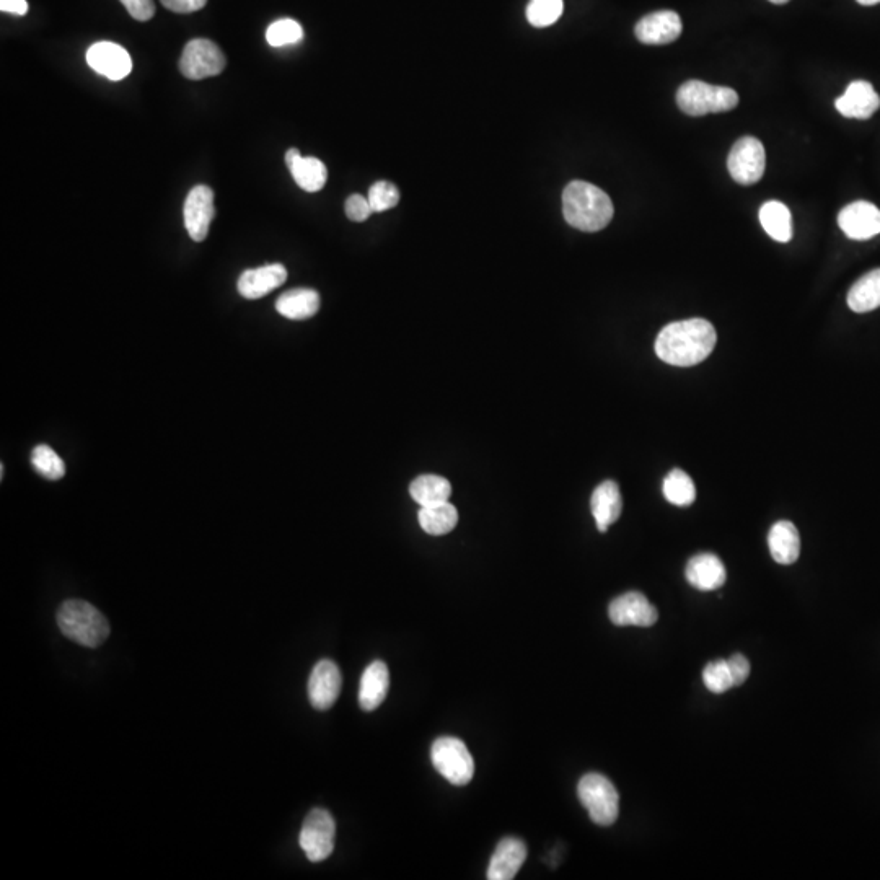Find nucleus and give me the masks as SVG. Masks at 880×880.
<instances>
[{"label": "nucleus", "instance_id": "obj_1", "mask_svg": "<svg viewBox=\"0 0 880 880\" xmlns=\"http://www.w3.org/2000/svg\"><path fill=\"white\" fill-rule=\"evenodd\" d=\"M718 343L714 326L703 318H691L665 326L656 339L660 361L677 367H691L703 362Z\"/></svg>", "mask_w": 880, "mask_h": 880}, {"label": "nucleus", "instance_id": "obj_2", "mask_svg": "<svg viewBox=\"0 0 880 880\" xmlns=\"http://www.w3.org/2000/svg\"><path fill=\"white\" fill-rule=\"evenodd\" d=\"M613 203L599 186L587 181H572L563 191L564 219L582 232H599L613 219Z\"/></svg>", "mask_w": 880, "mask_h": 880}, {"label": "nucleus", "instance_id": "obj_3", "mask_svg": "<svg viewBox=\"0 0 880 880\" xmlns=\"http://www.w3.org/2000/svg\"><path fill=\"white\" fill-rule=\"evenodd\" d=\"M59 630L85 647H98L110 636V623L98 608L85 600H67L58 610Z\"/></svg>", "mask_w": 880, "mask_h": 880}, {"label": "nucleus", "instance_id": "obj_4", "mask_svg": "<svg viewBox=\"0 0 880 880\" xmlns=\"http://www.w3.org/2000/svg\"><path fill=\"white\" fill-rule=\"evenodd\" d=\"M677 105L688 116L724 113L739 105V95L729 87L709 85L701 80H690L678 88Z\"/></svg>", "mask_w": 880, "mask_h": 880}, {"label": "nucleus", "instance_id": "obj_5", "mask_svg": "<svg viewBox=\"0 0 880 880\" xmlns=\"http://www.w3.org/2000/svg\"><path fill=\"white\" fill-rule=\"evenodd\" d=\"M577 796L586 807L592 822L610 827L620 814V796L610 779L599 773H589L579 781Z\"/></svg>", "mask_w": 880, "mask_h": 880}, {"label": "nucleus", "instance_id": "obj_6", "mask_svg": "<svg viewBox=\"0 0 880 880\" xmlns=\"http://www.w3.org/2000/svg\"><path fill=\"white\" fill-rule=\"evenodd\" d=\"M432 765L455 786H465L475 775V762L462 740L440 737L431 748Z\"/></svg>", "mask_w": 880, "mask_h": 880}, {"label": "nucleus", "instance_id": "obj_7", "mask_svg": "<svg viewBox=\"0 0 880 880\" xmlns=\"http://www.w3.org/2000/svg\"><path fill=\"white\" fill-rule=\"evenodd\" d=\"M336 823L333 815L325 809H313L305 817L300 830V848L308 861L320 863L330 858L335 850Z\"/></svg>", "mask_w": 880, "mask_h": 880}, {"label": "nucleus", "instance_id": "obj_8", "mask_svg": "<svg viewBox=\"0 0 880 880\" xmlns=\"http://www.w3.org/2000/svg\"><path fill=\"white\" fill-rule=\"evenodd\" d=\"M227 66V58L214 41L198 40L186 44L181 54L180 71L186 79L203 80L216 77Z\"/></svg>", "mask_w": 880, "mask_h": 880}, {"label": "nucleus", "instance_id": "obj_9", "mask_svg": "<svg viewBox=\"0 0 880 880\" xmlns=\"http://www.w3.org/2000/svg\"><path fill=\"white\" fill-rule=\"evenodd\" d=\"M765 147L757 137H740L732 147L727 168L739 185H755L765 173Z\"/></svg>", "mask_w": 880, "mask_h": 880}, {"label": "nucleus", "instance_id": "obj_10", "mask_svg": "<svg viewBox=\"0 0 880 880\" xmlns=\"http://www.w3.org/2000/svg\"><path fill=\"white\" fill-rule=\"evenodd\" d=\"M183 214H185L186 232L194 242H204L209 234L211 222L216 216L214 193L211 188L206 185L194 186L186 196Z\"/></svg>", "mask_w": 880, "mask_h": 880}, {"label": "nucleus", "instance_id": "obj_11", "mask_svg": "<svg viewBox=\"0 0 880 880\" xmlns=\"http://www.w3.org/2000/svg\"><path fill=\"white\" fill-rule=\"evenodd\" d=\"M608 616L613 625L641 628L652 626L659 620L657 608L641 592H628L616 597L608 607Z\"/></svg>", "mask_w": 880, "mask_h": 880}, {"label": "nucleus", "instance_id": "obj_12", "mask_svg": "<svg viewBox=\"0 0 880 880\" xmlns=\"http://www.w3.org/2000/svg\"><path fill=\"white\" fill-rule=\"evenodd\" d=\"M87 62L97 74L105 75L106 79L115 82L126 79L132 71V59L128 51L111 41L92 44L87 51Z\"/></svg>", "mask_w": 880, "mask_h": 880}, {"label": "nucleus", "instance_id": "obj_13", "mask_svg": "<svg viewBox=\"0 0 880 880\" xmlns=\"http://www.w3.org/2000/svg\"><path fill=\"white\" fill-rule=\"evenodd\" d=\"M838 225L851 240H869L880 234V209L867 201H856L841 209Z\"/></svg>", "mask_w": 880, "mask_h": 880}, {"label": "nucleus", "instance_id": "obj_14", "mask_svg": "<svg viewBox=\"0 0 880 880\" xmlns=\"http://www.w3.org/2000/svg\"><path fill=\"white\" fill-rule=\"evenodd\" d=\"M341 682L343 678L338 665L333 660H320L308 680V698L313 708L320 711L330 709L341 693Z\"/></svg>", "mask_w": 880, "mask_h": 880}, {"label": "nucleus", "instance_id": "obj_15", "mask_svg": "<svg viewBox=\"0 0 880 880\" xmlns=\"http://www.w3.org/2000/svg\"><path fill=\"white\" fill-rule=\"evenodd\" d=\"M683 25L672 10L646 15L636 25V38L644 44H669L682 35Z\"/></svg>", "mask_w": 880, "mask_h": 880}, {"label": "nucleus", "instance_id": "obj_16", "mask_svg": "<svg viewBox=\"0 0 880 880\" xmlns=\"http://www.w3.org/2000/svg\"><path fill=\"white\" fill-rule=\"evenodd\" d=\"M287 279V271L282 264H266L261 268L247 269L238 278V292L248 300L261 299L274 289L281 287Z\"/></svg>", "mask_w": 880, "mask_h": 880}, {"label": "nucleus", "instance_id": "obj_17", "mask_svg": "<svg viewBox=\"0 0 880 880\" xmlns=\"http://www.w3.org/2000/svg\"><path fill=\"white\" fill-rule=\"evenodd\" d=\"M835 106L845 118L869 119L879 110L880 97L869 82L856 80L848 85Z\"/></svg>", "mask_w": 880, "mask_h": 880}, {"label": "nucleus", "instance_id": "obj_18", "mask_svg": "<svg viewBox=\"0 0 880 880\" xmlns=\"http://www.w3.org/2000/svg\"><path fill=\"white\" fill-rule=\"evenodd\" d=\"M527 859V846L524 841L517 838H504L499 841L498 848L494 851L489 861V880H512L517 876L520 867L524 866Z\"/></svg>", "mask_w": 880, "mask_h": 880}, {"label": "nucleus", "instance_id": "obj_19", "mask_svg": "<svg viewBox=\"0 0 880 880\" xmlns=\"http://www.w3.org/2000/svg\"><path fill=\"white\" fill-rule=\"evenodd\" d=\"M685 576L695 589L709 592L726 584L727 572L718 556L701 553L688 561Z\"/></svg>", "mask_w": 880, "mask_h": 880}, {"label": "nucleus", "instance_id": "obj_20", "mask_svg": "<svg viewBox=\"0 0 880 880\" xmlns=\"http://www.w3.org/2000/svg\"><path fill=\"white\" fill-rule=\"evenodd\" d=\"M590 511L594 515L599 532L602 533L607 532L608 527L620 519L621 511H623V499H621L620 488L615 481H603L600 486L595 488L592 499H590Z\"/></svg>", "mask_w": 880, "mask_h": 880}, {"label": "nucleus", "instance_id": "obj_21", "mask_svg": "<svg viewBox=\"0 0 880 880\" xmlns=\"http://www.w3.org/2000/svg\"><path fill=\"white\" fill-rule=\"evenodd\" d=\"M286 165L291 170L294 181L307 193H317L323 190L328 170L322 160L315 157H302L299 150H287Z\"/></svg>", "mask_w": 880, "mask_h": 880}, {"label": "nucleus", "instance_id": "obj_22", "mask_svg": "<svg viewBox=\"0 0 880 880\" xmlns=\"http://www.w3.org/2000/svg\"><path fill=\"white\" fill-rule=\"evenodd\" d=\"M390 672L387 665L375 660L364 670L359 687V704L364 711H374L387 698Z\"/></svg>", "mask_w": 880, "mask_h": 880}, {"label": "nucleus", "instance_id": "obj_23", "mask_svg": "<svg viewBox=\"0 0 880 880\" xmlns=\"http://www.w3.org/2000/svg\"><path fill=\"white\" fill-rule=\"evenodd\" d=\"M768 545L776 563L784 566L796 563L801 555V537L796 525L789 520H779L771 527Z\"/></svg>", "mask_w": 880, "mask_h": 880}, {"label": "nucleus", "instance_id": "obj_24", "mask_svg": "<svg viewBox=\"0 0 880 880\" xmlns=\"http://www.w3.org/2000/svg\"><path fill=\"white\" fill-rule=\"evenodd\" d=\"M276 310L289 320H307L320 310V295L313 289H292L279 297Z\"/></svg>", "mask_w": 880, "mask_h": 880}, {"label": "nucleus", "instance_id": "obj_25", "mask_svg": "<svg viewBox=\"0 0 880 880\" xmlns=\"http://www.w3.org/2000/svg\"><path fill=\"white\" fill-rule=\"evenodd\" d=\"M848 305L856 313H867L880 307V269L864 274L848 292Z\"/></svg>", "mask_w": 880, "mask_h": 880}, {"label": "nucleus", "instance_id": "obj_26", "mask_svg": "<svg viewBox=\"0 0 880 880\" xmlns=\"http://www.w3.org/2000/svg\"><path fill=\"white\" fill-rule=\"evenodd\" d=\"M418 520L424 532L439 537V535H447L457 527L458 512L450 502H440L434 506L421 507Z\"/></svg>", "mask_w": 880, "mask_h": 880}, {"label": "nucleus", "instance_id": "obj_27", "mask_svg": "<svg viewBox=\"0 0 880 880\" xmlns=\"http://www.w3.org/2000/svg\"><path fill=\"white\" fill-rule=\"evenodd\" d=\"M410 494L419 506H434L440 502H449L450 496H452V484L442 476H418L411 483Z\"/></svg>", "mask_w": 880, "mask_h": 880}, {"label": "nucleus", "instance_id": "obj_28", "mask_svg": "<svg viewBox=\"0 0 880 880\" xmlns=\"http://www.w3.org/2000/svg\"><path fill=\"white\" fill-rule=\"evenodd\" d=\"M760 222L766 234L773 240L788 243L792 238L791 212L788 206L779 201H768L760 209Z\"/></svg>", "mask_w": 880, "mask_h": 880}, {"label": "nucleus", "instance_id": "obj_29", "mask_svg": "<svg viewBox=\"0 0 880 880\" xmlns=\"http://www.w3.org/2000/svg\"><path fill=\"white\" fill-rule=\"evenodd\" d=\"M664 496L674 506H690L696 499L693 480L683 470H672L664 480Z\"/></svg>", "mask_w": 880, "mask_h": 880}, {"label": "nucleus", "instance_id": "obj_30", "mask_svg": "<svg viewBox=\"0 0 880 880\" xmlns=\"http://www.w3.org/2000/svg\"><path fill=\"white\" fill-rule=\"evenodd\" d=\"M31 465L46 480L58 481L66 475L64 460L49 445H36L31 452Z\"/></svg>", "mask_w": 880, "mask_h": 880}, {"label": "nucleus", "instance_id": "obj_31", "mask_svg": "<svg viewBox=\"0 0 880 880\" xmlns=\"http://www.w3.org/2000/svg\"><path fill=\"white\" fill-rule=\"evenodd\" d=\"M563 0H530L527 20L537 28L550 27L563 14Z\"/></svg>", "mask_w": 880, "mask_h": 880}, {"label": "nucleus", "instance_id": "obj_32", "mask_svg": "<svg viewBox=\"0 0 880 880\" xmlns=\"http://www.w3.org/2000/svg\"><path fill=\"white\" fill-rule=\"evenodd\" d=\"M302 38H304V30L300 27V23L292 18H282L278 22L271 23L266 30V41L273 48L297 44Z\"/></svg>", "mask_w": 880, "mask_h": 880}, {"label": "nucleus", "instance_id": "obj_33", "mask_svg": "<svg viewBox=\"0 0 880 880\" xmlns=\"http://www.w3.org/2000/svg\"><path fill=\"white\" fill-rule=\"evenodd\" d=\"M703 682L711 693L721 695L724 691L731 690L734 687V680L727 660L709 662L703 670Z\"/></svg>", "mask_w": 880, "mask_h": 880}, {"label": "nucleus", "instance_id": "obj_34", "mask_svg": "<svg viewBox=\"0 0 880 880\" xmlns=\"http://www.w3.org/2000/svg\"><path fill=\"white\" fill-rule=\"evenodd\" d=\"M369 203L374 212H383L392 209L400 203V191L390 181H377L370 186Z\"/></svg>", "mask_w": 880, "mask_h": 880}, {"label": "nucleus", "instance_id": "obj_35", "mask_svg": "<svg viewBox=\"0 0 880 880\" xmlns=\"http://www.w3.org/2000/svg\"><path fill=\"white\" fill-rule=\"evenodd\" d=\"M344 211H346V216L348 219H351L352 222H364V220L369 219L372 216V207H370L369 199L364 198L361 194H352L349 196L348 201L344 204Z\"/></svg>", "mask_w": 880, "mask_h": 880}, {"label": "nucleus", "instance_id": "obj_36", "mask_svg": "<svg viewBox=\"0 0 880 880\" xmlns=\"http://www.w3.org/2000/svg\"><path fill=\"white\" fill-rule=\"evenodd\" d=\"M137 22H147L155 15L154 0H119Z\"/></svg>", "mask_w": 880, "mask_h": 880}, {"label": "nucleus", "instance_id": "obj_37", "mask_svg": "<svg viewBox=\"0 0 880 880\" xmlns=\"http://www.w3.org/2000/svg\"><path fill=\"white\" fill-rule=\"evenodd\" d=\"M727 664H729V669H731L734 687L744 685L745 680L750 675V662H748L747 657L742 656V654H734L731 659L727 660Z\"/></svg>", "mask_w": 880, "mask_h": 880}, {"label": "nucleus", "instance_id": "obj_38", "mask_svg": "<svg viewBox=\"0 0 880 880\" xmlns=\"http://www.w3.org/2000/svg\"><path fill=\"white\" fill-rule=\"evenodd\" d=\"M163 7L176 12V14H193L198 10L204 9L207 0H160Z\"/></svg>", "mask_w": 880, "mask_h": 880}, {"label": "nucleus", "instance_id": "obj_39", "mask_svg": "<svg viewBox=\"0 0 880 880\" xmlns=\"http://www.w3.org/2000/svg\"><path fill=\"white\" fill-rule=\"evenodd\" d=\"M0 10L7 14L25 15L28 12L27 0H0Z\"/></svg>", "mask_w": 880, "mask_h": 880}, {"label": "nucleus", "instance_id": "obj_40", "mask_svg": "<svg viewBox=\"0 0 880 880\" xmlns=\"http://www.w3.org/2000/svg\"><path fill=\"white\" fill-rule=\"evenodd\" d=\"M861 5H876L879 4L880 0H856Z\"/></svg>", "mask_w": 880, "mask_h": 880}, {"label": "nucleus", "instance_id": "obj_41", "mask_svg": "<svg viewBox=\"0 0 880 880\" xmlns=\"http://www.w3.org/2000/svg\"><path fill=\"white\" fill-rule=\"evenodd\" d=\"M770 2H773V4L776 5H783L786 4V2H789V0H770Z\"/></svg>", "mask_w": 880, "mask_h": 880}]
</instances>
